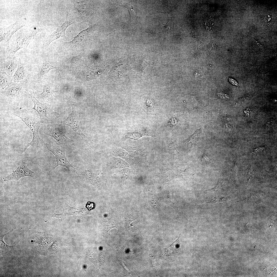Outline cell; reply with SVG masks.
Instances as JSON below:
<instances>
[{
	"label": "cell",
	"instance_id": "cell-1",
	"mask_svg": "<svg viewBox=\"0 0 277 277\" xmlns=\"http://www.w3.org/2000/svg\"><path fill=\"white\" fill-rule=\"evenodd\" d=\"M40 28L34 26L20 34L19 36L10 44H8L7 51V57H13L16 52L22 48H26L29 43L33 40L36 34L41 31Z\"/></svg>",
	"mask_w": 277,
	"mask_h": 277
},
{
	"label": "cell",
	"instance_id": "cell-2",
	"mask_svg": "<svg viewBox=\"0 0 277 277\" xmlns=\"http://www.w3.org/2000/svg\"><path fill=\"white\" fill-rule=\"evenodd\" d=\"M26 91L34 104V107L31 109L35 110L39 114L41 123L46 124L50 122V118L47 115L57 118L59 117L60 114L54 111L50 105L47 103H41L33 95L31 91H28L27 90Z\"/></svg>",
	"mask_w": 277,
	"mask_h": 277
},
{
	"label": "cell",
	"instance_id": "cell-3",
	"mask_svg": "<svg viewBox=\"0 0 277 277\" xmlns=\"http://www.w3.org/2000/svg\"><path fill=\"white\" fill-rule=\"evenodd\" d=\"M44 145L46 148L54 155L57 162L56 165L53 167L51 171L54 169L57 166H61L67 168L68 171H76V169L67 159L64 150L62 148L54 143H45Z\"/></svg>",
	"mask_w": 277,
	"mask_h": 277
},
{
	"label": "cell",
	"instance_id": "cell-4",
	"mask_svg": "<svg viewBox=\"0 0 277 277\" xmlns=\"http://www.w3.org/2000/svg\"><path fill=\"white\" fill-rule=\"evenodd\" d=\"M13 114L20 118L29 128L33 134V137L32 141L25 146L22 153L25 152L27 148L30 146L36 147H38L39 144L43 142V141L40 138L39 134V130L41 126L40 122H36L34 118L29 116L23 117L14 114Z\"/></svg>",
	"mask_w": 277,
	"mask_h": 277
},
{
	"label": "cell",
	"instance_id": "cell-5",
	"mask_svg": "<svg viewBox=\"0 0 277 277\" xmlns=\"http://www.w3.org/2000/svg\"><path fill=\"white\" fill-rule=\"evenodd\" d=\"M79 119L76 110L75 106H72V111L66 119L61 122L62 125L70 126L79 136L87 145L92 148L93 145L91 141L82 132L80 128L78 123Z\"/></svg>",
	"mask_w": 277,
	"mask_h": 277
},
{
	"label": "cell",
	"instance_id": "cell-6",
	"mask_svg": "<svg viewBox=\"0 0 277 277\" xmlns=\"http://www.w3.org/2000/svg\"><path fill=\"white\" fill-rule=\"evenodd\" d=\"M18 164V167L15 170H13L12 173L3 178L4 181H17L21 178L25 176L34 178L38 177L37 174L30 170L27 167V163L24 161L21 160Z\"/></svg>",
	"mask_w": 277,
	"mask_h": 277
},
{
	"label": "cell",
	"instance_id": "cell-7",
	"mask_svg": "<svg viewBox=\"0 0 277 277\" xmlns=\"http://www.w3.org/2000/svg\"><path fill=\"white\" fill-rule=\"evenodd\" d=\"M67 14L68 13H67L65 22L61 26L58 27L55 31L47 37L42 46L43 49L45 50L47 49L51 42L59 38H66L65 33L66 29L70 25L75 22L73 21H68Z\"/></svg>",
	"mask_w": 277,
	"mask_h": 277
},
{
	"label": "cell",
	"instance_id": "cell-8",
	"mask_svg": "<svg viewBox=\"0 0 277 277\" xmlns=\"http://www.w3.org/2000/svg\"><path fill=\"white\" fill-rule=\"evenodd\" d=\"M26 83H12L3 90L0 91L1 94L9 98H15L21 95L26 90Z\"/></svg>",
	"mask_w": 277,
	"mask_h": 277
},
{
	"label": "cell",
	"instance_id": "cell-9",
	"mask_svg": "<svg viewBox=\"0 0 277 277\" xmlns=\"http://www.w3.org/2000/svg\"><path fill=\"white\" fill-rule=\"evenodd\" d=\"M140 107L146 114L156 115L158 110V105L154 100L147 94L140 97L139 101Z\"/></svg>",
	"mask_w": 277,
	"mask_h": 277
},
{
	"label": "cell",
	"instance_id": "cell-10",
	"mask_svg": "<svg viewBox=\"0 0 277 277\" xmlns=\"http://www.w3.org/2000/svg\"><path fill=\"white\" fill-rule=\"evenodd\" d=\"M25 22L20 18H17L16 22L8 27L0 29V42L6 40L9 43L13 34L17 30L24 26Z\"/></svg>",
	"mask_w": 277,
	"mask_h": 277
},
{
	"label": "cell",
	"instance_id": "cell-11",
	"mask_svg": "<svg viewBox=\"0 0 277 277\" xmlns=\"http://www.w3.org/2000/svg\"><path fill=\"white\" fill-rule=\"evenodd\" d=\"M46 135L54 138L58 143L63 144L72 143L73 141L68 138L65 133L61 131L59 127L56 125L52 126L50 129L45 133Z\"/></svg>",
	"mask_w": 277,
	"mask_h": 277
},
{
	"label": "cell",
	"instance_id": "cell-12",
	"mask_svg": "<svg viewBox=\"0 0 277 277\" xmlns=\"http://www.w3.org/2000/svg\"><path fill=\"white\" fill-rule=\"evenodd\" d=\"M14 57H7L0 61V71L5 72L11 77L15 73L18 65V61Z\"/></svg>",
	"mask_w": 277,
	"mask_h": 277
},
{
	"label": "cell",
	"instance_id": "cell-13",
	"mask_svg": "<svg viewBox=\"0 0 277 277\" xmlns=\"http://www.w3.org/2000/svg\"><path fill=\"white\" fill-rule=\"evenodd\" d=\"M12 83H27L28 73L26 68L20 59L18 61V65L16 70L12 76Z\"/></svg>",
	"mask_w": 277,
	"mask_h": 277
},
{
	"label": "cell",
	"instance_id": "cell-14",
	"mask_svg": "<svg viewBox=\"0 0 277 277\" xmlns=\"http://www.w3.org/2000/svg\"><path fill=\"white\" fill-rule=\"evenodd\" d=\"M144 135H150V134L144 128H130L127 129L124 133L121 140L125 141L128 138L137 140Z\"/></svg>",
	"mask_w": 277,
	"mask_h": 277
},
{
	"label": "cell",
	"instance_id": "cell-15",
	"mask_svg": "<svg viewBox=\"0 0 277 277\" xmlns=\"http://www.w3.org/2000/svg\"><path fill=\"white\" fill-rule=\"evenodd\" d=\"M94 28V26H90L86 29L81 32L72 41L67 43L73 47L77 46L84 42L88 36L93 31Z\"/></svg>",
	"mask_w": 277,
	"mask_h": 277
},
{
	"label": "cell",
	"instance_id": "cell-16",
	"mask_svg": "<svg viewBox=\"0 0 277 277\" xmlns=\"http://www.w3.org/2000/svg\"><path fill=\"white\" fill-rule=\"evenodd\" d=\"M85 1H84L77 2L74 3V7L75 14L78 18H83L84 17L87 16L88 9Z\"/></svg>",
	"mask_w": 277,
	"mask_h": 277
},
{
	"label": "cell",
	"instance_id": "cell-17",
	"mask_svg": "<svg viewBox=\"0 0 277 277\" xmlns=\"http://www.w3.org/2000/svg\"><path fill=\"white\" fill-rule=\"evenodd\" d=\"M53 69H54L57 70L59 73V76L60 74V67L53 66L50 64L46 61L43 62L40 66L39 70L38 75L40 79H42L46 77L49 71Z\"/></svg>",
	"mask_w": 277,
	"mask_h": 277
},
{
	"label": "cell",
	"instance_id": "cell-18",
	"mask_svg": "<svg viewBox=\"0 0 277 277\" xmlns=\"http://www.w3.org/2000/svg\"><path fill=\"white\" fill-rule=\"evenodd\" d=\"M43 92L41 93H37V97L38 99L43 100L52 99L54 95L58 91L53 90L50 87L45 85H43Z\"/></svg>",
	"mask_w": 277,
	"mask_h": 277
},
{
	"label": "cell",
	"instance_id": "cell-19",
	"mask_svg": "<svg viewBox=\"0 0 277 277\" xmlns=\"http://www.w3.org/2000/svg\"><path fill=\"white\" fill-rule=\"evenodd\" d=\"M180 234L177 239L170 246L165 249V254L166 255H172L175 256L177 255L180 250Z\"/></svg>",
	"mask_w": 277,
	"mask_h": 277
},
{
	"label": "cell",
	"instance_id": "cell-20",
	"mask_svg": "<svg viewBox=\"0 0 277 277\" xmlns=\"http://www.w3.org/2000/svg\"><path fill=\"white\" fill-rule=\"evenodd\" d=\"M0 91L4 90L12 83V77L2 71L0 72Z\"/></svg>",
	"mask_w": 277,
	"mask_h": 277
},
{
	"label": "cell",
	"instance_id": "cell-21",
	"mask_svg": "<svg viewBox=\"0 0 277 277\" xmlns=\"http://www.w3.org/2000/svg\"><path fill=\"white\" fill-rule=\"evenodd\" d=\"M202 134V129H198L184 142L188 145L195 144L200 139Z\"/></svg>",
	"mask_w": 277,
	"mask_h": 277
},
{
	"label": "cell",
	"instance_id": "cell-22",
	"mask_svg": "<svg viewBox=\"0 0 277 277\" xmlns=\"http://www.w3.org/2000/svg\"><path fill=\"white\" fill-rule=\"evenodd\" d=\"M114 152L117 155L126 160L130 163H133L136 161L135 159L125 150L120 149L114 150Z\"/></svg>",
	"mask_w": 277,
	"mask_h": 277
},
{
	"label": "cell",
	"instance_id": "cell-23",
	"mask_svg": "<svg viewBox=\"0 0 277 277\" xmlns=\"http://www.w3.org/2000/svg\"><path fill=\"white\" fill-rule=\"evenodd\" d=\"M111 161L113 166L115 168H124L129 166L125 161L120 158L112 157L111 158Z\"/></svg>",
	"mask_w": 277,
	"mask_h": 277
},
{
	"label": "cell",
	"instance_id": "cell-24",
	"mask_svg": "<svg viewBox=\"0 0 277 277\" xmlns=\"http://www.w3.org/2000/svg\"><path fill=\"white\" fill-rule=\"evenodd\" d=\"M15 229V228L13 229L11 231H10L8 232V233L5 234L4 235H3L2 236H0V240L1 251H2L3 252H4L5 253L7 252H8L13 247V246H14L15 245H16L20 241L21 239L23 238V237L24 236V235L26 233H25L24 235L22 237V238H21V239H20V240H19V241L18 242H17L16 244L12 246L9 245L7 244L4 242L3 240L4 237L5 235L9 233L10 232L12 231Z\"/></svg>",
	"mask_w": 277,
	"mask_h": 277
},
{
	"label": "cell",
	"instance_id": "cell-25",
	"mask_svg": "<svg viewBox=\"0 0 277 277\" xmlns=\"http://www.w3.org/2000/svg\"><path fill=\"white\" fill-rule=\"evenodd\" d=\"M123 148L127 151L141 155L144 154V152L142 150L131 144H126L123 147Z\"/></svg>",
	"mask_w": 277,
	"mask_h": 277
},
{
	"label": "cell",
	"instance_id": "cell-26",
	"mask_svg": "<svg viewBox=\"0 0 277 277\" xmlns=\"http://www.w3.org/2000/svg\"><path fill=\"white\" fill-rule=\"evenodd\" d=\"M167 145L170 152L174 157L176 159H180L183 157V155L177 151L173 144L170 143Z\"/></svg>",
	"mask_w": 277,
	"mask_h": 277
},
{
	"label": "cell",
	"instance_id": "cell-27",
	"mask_svg": "<svg viewBox=\"0 0 277 277\" xmlns=\"http://www.w3.org/2000/svg\"><path fill=\"white\" fill-rule=\"evenodd\" d=\"M82 175L85 176L86 179L88 180H91L93 175L92 171L90 169H86L81 170Z\"/></svg>",
	"mask_w": 277,
	"mask_h": 277
},
{
	"label": "cell",
	"instance_id": "cell-28",
	"mask_svg": "<svg viewBox=\"0 0 277 277\" xmlns=\"http://www.w3.org/2000/svg\"><path fill=\"white\" fill-rule=\"evenodd\" d=\"M82 57L81 55L76 56H72L70 59L71 62L73 65H76L81 62Z\"/></svg>",
	"mask_w": 277,
	"mask_h": 277
},
{
	"label": "cell",
	"instance_id": "cell-29",
	"mask_svg": "<svg viewBox=\"0 0 277 277\" xmlns=\"http://www.w3.org/2000/svg\"><path fill=\"white\" fill-rule=\"evenodd\" d=\"M131 170L130 169L124 168L121 171V175L123 179H125L128 177L131 172Z\"/></svg>",
	"mask_w": 277,
	"mask_h": 277
},
{
	"label": "cell",
	"instance_id": "cell-30",
	"mask_svg": "<svg viewBox=\"0 0 277 277\" xmlns=\"http://www.w3.org/2000/svg\"><path fill=\"white\" fill-rule=\"evenodd\" d=\"M201 160L202 162L207 163H210L212 162V161L208 157L207 155L206 154V149L204 150L201 156Z\"/></svg>",
	"mask_w": 277,
	"mask_h": 277
},
{
	"label": "cell",
	"instance_id": "cell-31",
	"mask_svg": "<svg viewBox=\"0 0 277 277\" xmlns=\"http://www.w3.org/2000/svg\"><path fill=\"white\" fill-rule=\"evenodd\" d=\"M222 182L221 180H218V181L216 185L214 187L212 188L209 189L207 190H205L206 191H208L209 192H212L213 191H214L216 189H223L222 188Z\"/></svg>",
	"mask_w": 277,
	"mask_h": 277
},
{
	"label": "cell",
	"instance_id": "cell-32",
	"mask_svg": "<svg viewBox=\"0 0 277 277\" xmlns=\"http://www.w3.org/2000/svg\"><path fill=\"white\" fill-rule=\"evenodd\" d=\"M173 26V22L171 20H169L167 24L163 27V30L164 32H167L171 30Z\"/></svg>",
	"mask_w": 277,
	"mask_h": 277
},
{
	"label": "cell",
	"instance_id": "cell-33",
	"mask_svg": "<svg viewBox=\"0 0 277 277\" xmlns=\"http://www.w3.org/2000/svg\"><path fill=\"white\" fill-rule=\"evenodd\" d=\"M120 264L122 266L127 272V273L131 276L133 275V273L129 269L125 264V263L121 260H120Z\"/></svg>",
	"mask_w": 277,
	"mask_h": 277
},
{
	"label": "cell",
	"instance_id": "cell-34",
	"mask_svg": "<svg viewBox=\"0 0 277 277\" xmlns=\"http://www.w3.org/2000/svg\"><path fill=\"white\" fill-rule=\"evenodd\" d=\"M258 199L257 196L254 195H251L250 196L247 198H245L243 200L240 201L238 202H244L249 201H254L255 200Z\"/></svg>",
	"mask_w": 277,
	"mask_h": 277
},
{
	"label": "cell",
	"instance_id": "cell-35",
	"mask_svg": "<svg viewBox=\"0 0 277 277\" xmlns=\"http://www.w3.org/2000/svg\"><path fill=\"white\" fill-rule=\"evenodd\" d=\"M177 120L175 118H172L170 120V121L168 122V125L172 126L176 124Z\"/></svg>",
	"mask_w": 277,
	"mask_h": 277
},
{
	"label": "cell",
	"instance_id": "cell-36",
	"mask_svg": "<svg viewBox=\"0 0 277 277\" xmlns=\"http://www.w3.org/2000/svg\"><path fill=\"white\" fill-rule=\"evenodd\" d=\"M130 9L131 12L133 13V14H135L136 13L135 8L133 6H131V7L130 8Z\"/></svg>",
	"mask_w": 277,
	"mask_h": 277
},
{
	"label": "cell",
	"instance_id": "cell-37",
	"mask_svg": "<svg viewBox=\"0 0 277 277\" xmlns=\"http://www.w3.org/2000/svg\"><path fill=\"white\" fill-rule=\"evenodd\" d=\"M231 78L230 79H229V81L231 82V83H232L233 85H236V86H238V84L235 83H234V82H237L236 81H235L233 79H232L231 78Z\"/></svg>",
	"mask_w": 277,
	"mask_h": 277
}]
</instances>
